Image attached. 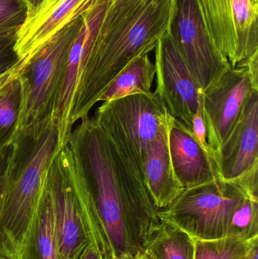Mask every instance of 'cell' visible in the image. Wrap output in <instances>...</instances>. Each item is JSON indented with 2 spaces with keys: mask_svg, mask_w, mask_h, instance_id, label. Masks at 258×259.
<instances>
[{
  "mask_svg": "<svg viewBox=\"0 0 258 259\" xmlns=\"http://www.w3.org/2000/svg\"><path fill=\"white\" fill-rule=\"evenodd\" d=\"M174 0H109L83 15L85 36L71 124L89 116L100 96L136 58L154 50L169 28Z\"/></svg>",
  "mask_w": 258,
  "mask_h": 259,
  "instance_id": "cell-1",
  "label": "cell"
},
{
  "mask_svg": "<svg viewBox=\"0 0 258 259\" xmlns=\"http://www.w3.org/2000/svg\"><path fill=\"white\" fill-rule=\"evenodd\" d=\"M115 259H116V258H115Z\"/></svg>",
  "mask_w": 258,
  "mask_h": 259,
  "instance_id": "cell-33",
  "label": "cell"
},
{
  "mask_svg": "<svg viewBox=\"0 0 258 259\" xmlns=\"http://www.w3.org/2000/svg\"><path fill=\"white\" fill-rule=\"evenodd\" d=\"M3 151H2V152H3ZM2 152H1V154H2ZM1 154H0V156H1ZM1 178H2V168L0 169V189H1Z\"/></svg>",
  "mask_w": 258,
  "mask_h": 259,
  "instance_id": "cell-31",
  "label": "cell"
},
{
  "mask_svg": "<svg viewBox=\"0 0 258 259\" xmlns=\"http://www.w3.org/2000/svg\"><path fill=\"white\" fill-rule=\"evenodd\" d=\"M18 75L15 72L14 66L11 68L10 69L8 70V71L0 74V91L3 90L5 87L9 84L12 80L18 78Z\"/></svg>",
  "mask_w": 258,
  "mask_h": 259,
  "instance_id": "cell-25",
  "label": "cell"
},
{
  "mask_svg": "<svg viewBox=\"0 0 258 259\" xmlns=\"http://www.w3.org/2000/svg\"><path fill=\"white\" fill-rule=\"evenodd\" d=\"M156 91L168 113L192 131L201 91L176 47L169 28L156 49Z\"/></svg>",
  "mask_w": 258,
  "mask_h": 259,
  "instance_id": "cell-10",
  "label": "cell"
},
{
  "mask_svg": "<svg viewBox=\"0 0 258 259\" xmlns=\"http://www.w3.org/2000/svg\"><path fill=\"white\" fill-rule=\"evenodd\" d=\"M99 0H41L17 30L13 51L18 77L24 74L48 42Z\"/></svg>",
  "mask_w": 258,
  "mask_h": 259,
  "instance_id": "cell-9",
  "label": "cell"
},
{
  "mask_svg": "<svg viewBox=\"0 0 258 259\" xmlns=\"http://www.w3.org/2000/svg\"><path fill=\"white\" fill-rule=\"evenodd\" d=\"M218 180L234 181L258 165V89L251 91L227 140L214 155Z\"/></svg>",
  "mask_w": 258,
  "mask_h": 259,
  "instance_id": "cell-13",
  "label": "cell"
},
{
  "mask_svg": "<svg viewBox=\"0 0 258 259\" xmlns=\"http://www.w3.org/2000/svg\"><path fill=\"white\" fill-rule=\"evenodd\" d=\"M211 40L231 67L258 51V0H195Z\"/></svg>",
  "mask_w": 258,
  "mask_h": 259,
  "instance_id": "cell-7",
  "label": "cell"
},
{
  "mask_svg": "<svg viewBox=\"0 0 258 259\" xmlns=\"http://www.w3.org/2000/svg\"><path fill=\"white\" fill-rule=\"evenodd\" d=\"M242 259H258V243H254Z\"/></svg>",
  "mask_w": 258,
  "mask_h": 259,
  "instance_id": "cell-27",
  "label": "cell"
},
{
  "mask_svg": "<svg viewBox=\"0 0 258 259\" xmlns=\"http://www.w3.org/2000/svg\"><path fill=\"white\" fill-rule=\"evenodd\" d=\"M160 220L143 250L157 259H194V239L171 222Z\"/></svg>",
  "mask_w": 258,
  "mask_h": 259,
  "instance_id": "cell-17",
  "label": "cell"
},
{
  "mask_svg": "<svg viewBox=\"0 0 258 259\" xmlns=\"http://www.w3.org/2000/svg\"><path fill=\"white\" fill-rule=\"evenodd\" d=\"M0 259H10L9 258H7V257L3 256V255H0Z\"/></svg>",
  "mask_w": 258,
  "mask_h": 259,
  "instance_id": "cell-32",
  "label": "cell"
},
{
  "mask_svg": "<svg viewBox=\"0 0 258 259\" xmlns=\"http://www.w3.org/2000/svg\"><path fill=\"white\" fill-rule=\"evenodd\" d=\"M246 196L233 181L218 179L184 189L169 206L159 210L158 215L192 238L217 240L227 237L232 216Z\"/></svg>",
  "mask_w": 258,
  "mask_h": 259,
  "instance_id": "cell-6",
  "label": "cell"
},
{
  "mask_svg": "<svg viewBox=\"0 0 258 259\" xmlns=\"http://www.w3.org/2000/svg\"><path fill=\"white\" fill-rule=\"evenodd\" d=\"M132 259H157L154 258L153 255H151L149 252L145 250H142L138 252L136 255H134Z\"/></svg>",
  "mask_w": 258,
  "mask_h": 259,
  "instance_id": "cell-29",
  "label": "cell"
},
{
  "mask_svg": "<svg viewBox=\"0 0 258 259\" xmlns=\"http://www.w3.org/2000/svg\"><path fill=\"white\" fill-rule=\"evenodd\" d=\"M169 30L179 53L202 91L231 68L211 40L195 0H174Z\"/></svg>",
  "mask_w": 258,
  "mask_h": 259,
  "instance_id": "cell-8",
  "label": "cell"
},
{
  "mask_svg": "<svg viewBox=\"0 0 258 259\" xmlns=\"http://www.w3.org/2000/svg\"><path fill=\"white\" fill-rule=\"evenodd\" d=\"M256 243L258 237L251 240L235 237L212 240L194 239V259H242Z\"/></svg>",
  "mask_w": 258,
  "mask_h": 259,
  "instance_id": "cell-19",
  "label": "cell"
},
{
  "mask_svg": "<svg viewBox=\"0 0 258 259\" xmlns=\"http://www.w3.org/2000/svg\"><path fill=\"white\" fill-rule=\"evenodd\" d=\"M8 36H4V35L0 34V41L3 40V39H7Z\"/></svg>",
  "mask_w": 258,
  "mask_h": 259,
  "instance_id": "cell-30",
  "label": "cell"
},
{
  "mask_svg": "<svg viewBox=\"0 0 258 259\" xmlns=\"http://www.w3.org/2000/svg\"><path fill=\"white\" fill-rule=\"evenodd\" d=\"M48 190L54 208L59 259H80L89 243L65 158L61 152L56 155L51 164Z\"/></svg>",
  "mask_w": 258,
  "mask_h": 259,
  "instance_id": "cell-12",
  "label": "cell"
},
{
  "mask_svg": "<svg viewBox=\"0 0 258 259\" xmlns=\"http://www.w3.org/2000/svg\"><path fill=\"white\" fill-rule=\"evenodd\" d=\"M93 117L142 177L147 149L168 128L171 115L154 92L103 102Z\"/></svg>",
  "mask_w": 258,
  "mask_h": 259,
  "instance_id": "cell-5",
  "label": "cell"
},
{
  "mask_svg": "<svg viewBox=\"0 0 258 259\" xmlns=\"http://www.w3.org/2000/svg\"><path fill=\"white\" fill-rule=\"evenodd\" d=\"M24 152V142L6 147L0 189V255L24 259L46 196L53 160L59 152L53 124Z\"/></svg>",
  "mask_w": 258,
  "mask_h": 259,
  "instance_id": "cell-3",
  "label": "cell"
},
{
  "mask_svg": "<svg viewBox=\"0 0 258 259\" xmlns=\"http://www.w3.org/2000/svg\"><path fill=\"white\" fill-rule=\"evenodd\" d=\"M197 143L202 148L205 153L212 158L214 161V153L212 149H211L207 140V131H206L205 124H204V118H203L202 106L200 102L199 107L195 115H194L192 119V131H191ZM215 164V163H214Z\"/></svg>",
  "mask_w": 258,
  "mask_h": 259,
  "instance_id": "cell-23",
  "label": "cell"
},
{
  "mask_svg": "<svg viewBox=\"0 0 258 259\" xmlns=\"http://www.w3.org/2000/svg\"><path fill=\"white\" fill-rule=\"evenodd\" d=\"M254 89L258 88L253 84L243 62H240L201 91L207 140L214 155L233 131Z\"/></svg>",
  "mask_w": 258,
  "mask_h": 259,
  "instance_id": "cell-11",
  "label": "cell"
},
{
  "mask_svg": "<svg viewBox=\"0 0 258 259\" xmlns=\"http://www.w3.org/2000/svg\"><path fill=\"white\" fill-rule=\"evenodd\" d=\"M156 68L148 54L133 59L111 83L98 102L118 100L134 94H150L156 77Z\"/></svg>",
  "mask_w": 258,
  "mask_h": 259,
  "instance_id": "cell-16",
  "label": "cell"
},
{
  "mask_svg": "<svg viewBox=\"0 0 258 259\" xmlns=\"http://www.w3.org/2000/svg\"><path fill=\"white\" fill-rule=\"evenodd\" d=\"M80 259H101L96 249L89 244L82 254Z\"/></svg>",
  "mask_w": 258,
  "mask_h": 259,
  "instance_id": "cell-26",
  "label": "cell"
},
{
  "mask_svg": "<svg viewBox=\"0 0 258 259\" xmlns=\"http://www.w3.org/2000/svg\"><path fill=\"white\" fill-rule=\"evenodd\" d=\"M21 100L19 79L0 91V149L6 148L16 125Z\"/></svg>",
  "mask_w": 258,
  "mask_h": 259,
  "instance_id": "cell-20",
  "label": "cell"
},
{
  "mask_svg": "<svg viewBox=\"0 0 258 259\" xmlns=\"http://www.w3.org/2000/svg\"><path fill=\"white\" fill-rule=\"evenodd\" d=\"M15 37L0 41V74L10 69L16 63L17 59L13 51Z\"/></svg>",
  "mask_w": 258,
  "mask_h": 259,
  "instance_id": "cell-24",
  "label": "cell"
},
{
  "mask_svg": "<svg viewBox=\"0 0 258 259\" xmlns=\"http://www.w3.org/2000/svg\"><path fill=\"white\" fill-rule=\"evenodd\" d=\"M71 137L113 259L133 258L161 222L142 175L93 116L80 121Z\"/></svg>",
  "mask_w": 258,
  "mask_h": 259,
  "instance_id": "cell-2",
  "label": "cell"
},
{
  "mask_svg": "<svg viewBox=\"0 0 258 259\" xmlns=\"http://www.w3.org/2000/svg\"><path fill=\"white\" fill-rule=\"evenodd\" d=\"M26 15L24 0H0V34L15 36Z\"/></svg>",
  "mask_w": 258,
  "mask_h": 259,
  "instance_id": "cell-22",
  "label": "cell"
},
{
  "mask_svg": "<svg viewBox=\"0 0 258 259\" xmlns=\"http://www.w3.org/2000/svg\"><path fill=\"white\" fill-rule=\"evenodd\" d=\"M24 259H59L55 228L54 208L48 188L29 240Z\"/></svg>",
  "mask_w": 258,
  "mask_h": 259,
  "instance_id": "cell-18",
  "label": "cell"
},
{
  "mask_svg": "<svg viewBox=\"0 0 258 259\" xmlns=\"http://www.w3.org/2000/svg\"><path fill=\"white\" fill-rule=\"evenodd\" d=\"M25 3L26 7H27V14L30 13V12L34 9V8L39 4L41 0H24Z\"/></svg>",
  "mask_w": 258,
  "mask_h": 259,
  "instance_id": "cell-28",
  "label": "cell"
},
{
  "mask_svg": "<svg viewBox=\"0 0 258 259\" xmlns=\"http://www.w3.org/2000/svg\"><path fill=\"white\" fill-rule=\"evenodd\" d=\"M82 16L60 30L28 69L18 77L21 84L19 112L7 146L36 140L55 124L70 50L81 27Z\"/></svg>",
  "mask_w": 258,
  "mask_h": 259,
  "instance_id": "cell-4",
  "label": "cell"
},
{
  "mask_svg": "<svg viewBox=\"0 0 258 259\" xmlns=\"http://www.w3.org/2000/svg\"><path fill=\"white\" fill-rule=\"evenodd\" d=\"M168 146L174 173L184 189L218 180L215 164L189 129L171 116Z\"/></svg>",
  "mask_w": 258,
  "mask_h": 259,
  "instance_id": "cell-14",
  "label": "cell"
},
{
  "mask_svg": "<svg viewBox=\"0 0 258 259\" xmlns=\"http://www.w3.org/2000/svg\"><path fill=\"white\" fill-rule=\"evenodd\" d=\"M227 237L244 240L258 237V198L246 196L232 216Z\"/></svg>",
  "mask_w": 258,
  "mask_h": 259,
  "instance_id": "cell-21",
  "label": "cell"
},
{
  "mask_svg": "<svg viewBox=\"0 0 258 259\" xmlns=\"http://www.w3.org/2000/svg\"><path fill=\"white\" fill-rule=\"evenodd\" d=\"M142 178L158 210L169 206L184 190L173 168L168 146V127L148 146L142 165Z\"/></svg>",
  "mask_w": 258,
  "mask_h": 259,
  "instance_id": "cell-15",
  "label": "cell"
}]
</instances>
